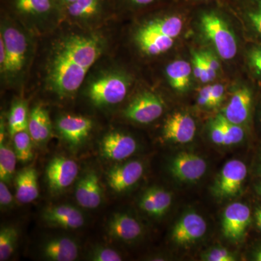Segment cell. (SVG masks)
<instances>
[{
    "instance_id": "obj_1",
    "label": "cell",
    "mask_w": 261,
    "mask_h": 261,
    "mask_svg": "<svg viewBox=\"0 0 261 261\" xmlns=\"http://www.w3.org/2000/svg\"><path fill=\"white\" fill-rule=\"evenodd\" d=\"M88 70L56 46L48 69L49 86L61 97L73 95L83 84Z\"/></svg>"
},
{
    "instance_id": "obj_2",
    "label": "cell",
    "mask_w": 261,
    "mask_h": 261,
    "mask_svg": "<svg viewBox=\"0 0 261 261\" xmlns=\"http://www.w3.org/2000/svg\"><path fill=\"white\" fill-rule=\"evenodd\" d=\"M200 23L202 32L221 58L233 59L238 53V42L232 31L224 18L216 10H206L201 13Z\"/></svg>"
},
{
    "instance_id": "obj_3",
    "label": "cell",
    "mask_w": 261,
    "mask_h": 261,
    "mask_svg": "<svg viewBox=\"0 0 261 261\" xmlns=\"http://www.w3.org/2000/svg\"><path fill=\"white\" fill-rule=\"evenodd\" d=\"M129 80L126 75L114 73L102 75L91 84L88 95L94 106H108L118 104L126 97Z\"/></svg>"
},
{
    "instance_id": "obj_4",
    "label": "cell",
    "mask_w": 261,
    "mask_h": 261,
    "mask_svg": "<svg viewBox=\"0 0 261 261\" xmlns=\"http://www.w3.org/2000/svg\"><path fill=\"white\" fill-rule=\"evenodd\" d=\"M6 51L4 72L11 75H18L23 70L28 51L25 35L18 29L7 27L1 32V37Z\"/></svg>"
},
{
    "instance_id": "obj_5",
    "label": "cell",
    "mask_w": 261,
    "mask_h": 261,
    "mask_svg": "<svg viewBox=\"0 0 261 261\" xmlns=\"http://www.w3.org/2000/svg\"><path fill=\"white\" fill-rule=\"evenodd\" d=\"M164 111L163 101L152 92H142L127 106L123 114L130 121L141 124L152 123L162 116Z\"/></svg>"
},
{
    "instance_id": "obj_6",
    "label": "cell",
    "mask_w": 261,
    "mask_h": 261,
    "mask_svg": "<svg viewBox=\"0 0 261 261\" xmlns=\"http://www.w3.org/2000/svg\"><path fill=\"white\" fill-rule=\"evenodd\" d=\"M246 165L239 160H232L224 165L214 187V195L219 198H229L238 195L246 178Z\"/></svg>"
},
{
    "instance_id": "obj_7",
    "label": "cell",
    "mask_w": 261,
    "mask_h": 261,
    "mask_svg": "<svg viewBox=\"0 0 261 261\" xmlns=\"http://www.w3.org/2000/svg\"><path fill=\"white\" fill-rule=\"evenodd\" d=\"M78 173V164L73 160L57 156L47 165L46 178L51 191L61 192L74 182Z\"/></svg>"
},
{
    "instance_id": "obj_8",
    "label": "cell",
    "mask_w": 261,
    "mask_h": 261,
    "mask_svg": "<svg viewBox=\"0 0 261 261\" xmlns=\"http://www.w3.org/2000/svg\"><path fill=\"white\" fill-rule=\"evenodd\" d=\"M250 210L248 206L240 202L228 205L223 215L222 232L228 240H241L250 223Z\"/></svg>"
},
{
    "instance_id": "obj_9",
    "label": "cell",
    "mask_w": 261,
    "mask_h": 261,
    "mask_svg": "<svg viewBox=\"0 0 261 261\" xmlns=\"http://www.w3.org/2000/svg\"><path fill=\"white\" fill-rule=\"evenodd\" d=\"M207 163L200 156L190 152H182L175 156L170 171L175 178L181 181H197L205 174Z\"/></svg>"
},
{
    "instance_id": "obj_10",
    "label": "cell",
    "mask_w": 261,
    "mask_h": 261,
    "mask_svg": "<svg viewBox=\"0 0 261 261\" xmlns=\"http://www.w3.org/2000/svg\"><path fill=\"white\" fill-rule=\"evenodd\" d=\"M135 139L121 132H111L105 136L101 142V153L103 157L114 161H121L129 158L137 150Z\"/></svg>"
},
{
    "instance_id": "obj_11",
    "label": "cell",
    "mask_w": 261,
    "mask_h": 261,
    "mask_svg": "<svg viewBox=\"0 0 261 261\" xmlns=\"http://www.w3.org/2000/svg\"><path fill=\"white\" fill-rule=\"evenodd\" d=\"M206 231L207 224L203 218L195 213H189L175 225L172 239L177 245H189L202 238Z\"/></svg>"
},
{
    "instance_id": "obj_12",
    "label": "cell",
    "mask_w": 261,
    "mask_h": 261,
    "mask_svg": "<svg viewBox=\"0 0 261 261\" xmlns=\"http://www.w3.org/2000/svg\"><path fill=\"white\" fill-rule=\"evenodd\" d=\"M93 123L87 117L66 115L57 122V128L62 137L70 145L78 146L88 137Z\"/></svg>"
},
{
    "instance_id": "obj_13",
    "label": "cell",
    "mask_w": 261,
    "mask_h": 261,
    "mask_svg": "<svg viewBox=\"0 0 261 261\" xmlns=\"http://www.w3.org/2000/svg\"><path fill=\"white\" fill-rule=\"evenodd\" d=\"M143 173L144 166L140 161H129L109 170L107 175L108 185L113 191H126L138 182Z\"/></svg>"
},
{
    "instance_id": "obj_14",
    "label": "cell",
    "mask_w": 261,
    "mask_h": 261,
    "mask_svg": "<svg viewBox=\"0 0 261 261\" xmlns=\"http://www.w3.org/2000/svg\"><path fill=\"white\" fill-rule=\"evenodd\" d=\"M196 129L195 121L192 116L187 113H176L165 123L163 137L176 143H189L195 137Z\"/></svg>"
},
{
    "instance_id": "obj_15",
    "label": "cell",
    "mask_w": 261,
    "mask_h": 261,
    "mask_svg": "<svg viewBox=\"0 0 261 261\" xmlns=\"http://www.w3.org/2000/svg\"><path fill=\"white\" fill-rule=\"evenodd\" d=\"M42 219L49 226L65 229H77L85 223L83 214L70 205H60L47 207L42 214Z\"/></svg>"
},
{
    "instance_id": "obj_16",
    "label": "cell",
    "mask_w": 261,
    "mask_h": 261,
    "mask_svg": "<svg viewBox=\"0 0 261 261\" xmlns=\"http://www.w3.org/2000/svg\"><path fill=\"white\" fill-rule=\"evenodd\" d=\"M75 197L82 207L97 208L102 201V188L98 176L94 172L86 173L75 187Z\"/></svg>"
},
{
    "instance_id": "obj_17",
    "label": "cell",
    "mask_w": 261,
    "mask_h": 261,
    "mask_svg": "<svg viewBox=\"0 0 261 261\" xmlns=\"http://www.w3.org/2000/svg\"><path fill=\"white\" fill-rule=\"evenodd\" d=\"M251 104L252 94L250 89L241 87L231 96L222 115L228 121L241 126L248 119Z\"/></svg>"
},
{
    "instance_id": "obj_18",
    "label": "cell",
    "mask_w": 261,
    "mask_h": 261,
    "mask_svg": "<svg viewBox=\"0 0 261 261\" xmlns=\"http://www.w3.org/2000/svg\"><path fill=\"white\" fill-rule=\"evenodd\" d=\"M108 232L116 240L132 242L140 238L142 228L137 220L128 214H116L108 222Z\"/></svg>"
},
{
    "instance_id": "obj_19",
    "label": "cell",
    "mask_w": 261,
    "mask_h": 261,
    "mask_svg": "<svg viewBox=\"0 0 261 261\" xmlns=\"http://www.w3.org/2000/svg\"><path fill=\"white\" fill-rule=\"evenodd\" d=\"M42 253L48 260L73 261L78 257L80 249L72 239L56 238L44 244Z\"/></svg>"
},
{
    "instance_id": "obj_20",
    "label": "cell",
    "mask_w": 261,
    "mask_h": 261,
    "mask_svg": "<svg viewBox=\"0 0 261 261\" xmlns=\"http://www.w3.org/2000/svg\"><path fill=\"white\" fill-rule=\"evenodd\" d=\"M172 202L171 193L160 187H152L141 197L140 207L146 214L161 217L166 214Z\"/></svg>"
},
{
    "instance_id": "obj_21",
    "label": "cell",
    "mask_w": 261,
    "mask_h": 261,
    "mask_svg": "<svg viewBox=\"0 0 261 261\" xmlns=\"http://www.w3.org/2000/svg\"><path fill=\"white\" fill-rule=\"evenodd\" d=\"M16 198L20 203H30L39 197V189L37 170L24 168L15 176Z\"/></svg>"
},
{
    "instance_id": "obj_22",
    "label": "cell",
    "mask_w": 261,
    "mask_h": 261,
    "mask_svg": "<svg viewBox=\"0 0 261 261\" xmlns=\"http://www.w3.org/2000/svg\"><path fill=\"white\" fill-rule=\"evenodd\" d=\"M28 132L33 141L42 145L49 140L51 134V123L47 110L40 106L34 108L29 118Z\"/></svg>"
},
{
    "instance_id": "obj_23",
    "label": "cell",
    "mask_w": 261,
    "mask_h": 261,
    "mask_svg": "<svg viewBox=\"0 0 261 261\" xmlns=\"http://www.w3.org/2000/svg\"><path fill=\"white\" fill-rule=\"evenodd\" d=\"M139 47L147 56H159L171 49L174 39L155 34L141 28L136 36Z\"/></svg>"
},
{
    "instance_id": "obj_24",
    "label": "cell",
    "mask_w": 261,
    "mask_h": 261,
    "mask_svg": "<svg viewBox=\"0 0 261 261\" xmlns=\"http://www.w3.org/2000/svg\"><path fill=\"white\" fill-rule=\"evenodd\" d=\"M183 19L179 15H167L147 21L142 29L166 37H178L183 29Z\"/></svg>"
},
{
    "instance_id": "obj_25",
    "label": "cell",
    "mask_w": 261,
    "mask_h": 261,
    "mask_svg": "<svg viewBox=\"0 0 261 261\" xmlns=\"http://www.w3.org/2000/svg\"><path fill=\"white\" fill-rule=\"evenodd\" d=\"M192 73V65L183 60L173 61L166 68L168 82L178 92H185L188 88Z\"/></svg>"
},
{
    "instance_id": "obj_26",
    "label": "cell",
    "mask_w": 261,
    "mask_h": 261,
    "mask_svg": "<svg viewBox=\"0 0 261 261\" xmlns=\"http://www.w3.org/2000/svg\"><path fill=\"white\" fill-rule=\"evenodd\" d=\"M104 0H77L65 6L67 13L72 18L87 19L92 18L102 9Z\"/></svg>"
},
{
    "instance_id": "obj_27",
    "label": "cell",
    "mask_w": 261,
    "mask_h": 261,
    "mask_svg": "<svg viewBox=\"0 0 261 261\" xmlns=\"http://www.w3.org/2000/svg\"><path fill=\"white\" fill-rule=\"evenodd\" d=\"M17 159L15 150L4 142L0 143V179L10 184L14 175Z\"/></svg>"
},
{
    "instance_id": "obj_28",
    "label": "cell",
    "mask_w": 261,
    "mask_h": 261,
    "mask_svg": "<svg viewBox=\"0 0 261 261\" xmlns=\"http://www.w3.org/2000/svg\"><path fill=\"white\" fill-rule=\"evenodd\" d=\"M14 7L21 14L39 16L53 10V0H14Z\"/></svg>"
},
{
    "instance_id": "obj_29",
    "label": "cell",
    "mask_w": 261,
    "mask_h": 261,
    "mask_svg": "<svg viewBox=\"0 0 261 261\" xmlns=\"http://www.w3.org/2000/svg\"><path fill=\"white\" fill-rule=\"evenodd\" d=\"M29 118L25 103L16 102L12 106L8 118V126L11 137L18 132L28 130Z\"/></svg>"
},
{
    "instance_id": "obj_30",
    "label": "cell",
    "mask_w": 261,
    "mask_h": 261,
    "mask_svg": "<svg viewBox=\"0 0 261 261\" xmlns=\"http://www.w3.org/2000/svg\"><path fill=\"white\" fill-rule=\"evenodd\" d=\"M18 230L11 226H5L0 230V260H8L14 253L18 243Z\"/></svg>"
},
{
    "instance_id": "obj_31",
    "label": "cell",
    "mask_w": 261,
    "mask_h": 261,
    "mask_svg": "<svg viewBox=\"0 0 261 261\" xmlns=\"http://www.w3.org/2000/svg\"><path fill=\"white\" fill-rule=\"evenodd\" d=\"M14 150L18 161L27 163L34 157L32 147V138L28 130L15 134L13 137Z\"/></svg>"
},
{
    "instance_id": "obj_32",
    "label": "cell",
    "mask_w": 261,
    "mask_h": 261,
    "mask_svg": "<svg viewBox=\"0 0 261 261\" xmlns=\"http://www.w3.org/2000/svg\"><path fill=\"white\" fill-rule=\"evenodd\" d=\"M192 73L197 80L202 83H208L215 80L210 70L207 68V65L203 57L200 53L193 51L192 53Z\"/></svg>"
},
{
    "instance_id": "obj_33",
    "label": "cell",
    "mask_w": 261,
    "mask_h": 261,
    "mask_svg": "<svg viewBox=\"0 0 261 261\" xmlns=\"http://www.w3.org/2000/svg\"><path fill=\"white\" fill-rule=\"evenodd\" d=\"M216 119L219 121L221 126L224 128L229 145L240 143L243 140L245 137V132L240 125L235 124L228 121L222 114L217 116Z\"/></svg>"
},
{
    "instance_id": "obj_34",
    "label": "cell",
    "mask_w": 261,
    "mask_h": 261,
    "mask_svg": "<svg viewBox=\"0 0 261 261\" xmlns=\"http://www.w3.org/2000/svg\"><path fill=\"white\" fill-rule=\"evenodd\" d=\"M94 261H121L122 257L118 252L109 247H100L94 249L90 255Z\"/></svg>"
},
{
    "instance_id": "obj_35",
    "label": "cell",
    "mask_w": 261,
    "mask_h": 261,
    "mask_svg": "<svg viewBox=\"0 0 261 261\" xmlns=\"http://www.w3.org/2000/svg\"><path fill=\"white\" fill-rule=\"evenodd\" d=\"M210 135L211 140H212L215 144H216V145H229L224 128L221 126V123L216 119V118H215L214 121L211 123Z\"/></svg>"
},
{
    "instance_id": "obj_36",
    "label": "cell",
    "mask_w": 261,
    "mask_h": 261,
    "mask_svg": "<svg viewBox=\"0 0 261 261\" xmlns=\"http://www.w3.org/2000/svg\"><path fill=\"white\" fill-rule=\"evenodd\" d=\"M205 260L208 261H233L236 260L234 256L225 248H215L211 250L205 256Z\"/></svg>"
},
{
    "instance_id": "obj_37",
    "label": "cell",
    "mask_w": 261,
    "mask_h": 261,
    "mask_svg": "<svg viewBox=\"0 0 261 261\" xmlns=\"http://www.w3.org/2000/svg\"><path fill=\"white\" fill-rule=\"evenodd\" d=\"M255 8L249 10L247 15L255 30L261 35V5L257 3Z\"/></svg>"
},
{
    "instance_id": "obj_38",
    "label": "cell",
    "mask_w": 261,
    "mask_h": 261,
    "mask_svg": "<svg viewBox=\"0 0 261 261\" xmlns=\"http://www.w3.org/2000/svg\"><path fill=\"white\" fill-rule=\"evenodd\" d=\"M197 102L201 107L213 108L212 97H211V85L205 86L199 91Z\"/></svg>"
},
{
    "instance_id": "obj_39",
    "label": "cell",
    "mask_w": 261,
    "mask_h": 261,
    "mask_svg": "<svg viewBox=\"0 0 261 261\" xmlns=\"http://www.w3.org/2000/svg\"><path fill=\"white\" fill-rule=\"evenodd\" d=\"M13 197L8 190L5 182L0 181V205L2 208H7L13 203Z\"/></svg>"
},
{
    "instance_id": "obj_40",
    "label": "cell",
    "mask_w": 261,
    "mask_h": 261,
    "mask_svg": "<svg viewBox=\"0 0 261 261\" xmlns=\"http://www.w3.org/2000/svg\"><path fill=\"white\" fill-rule=\"evenodd\" d=\"M249 63L255 71L261 74V48L254 47L248 55Z\"/></svg>"
},
{
    "instance_id": "obj_41",
    "label": "cell",
    "mask_w": 261,
    "mask_h": 261,
    "mask_svg": "<svg viewBox=\"0 0 261 261\" xmlns=\"http://www.w3.org/2000/svg\"><path fill=\"white\" fill-rule=\"evenodd\" d=\"M225 93V88L222 84L211 85V97H212L213 106L218 107L222 102Z\"/></svg>"
},
{
    "instance_id": "obj_42",
    "label": "cell",
    "mask_w": 261,
    "mask_h": 261,
    "mask_svg": "<svg viewBox=\"0 0 261 261\" xmlns=\"http://www.w3.org/2000/svg\"><path fill=\"white\" fill-rule=\"evenodd\" d=\"M206 64L209 69L215 75H217L218 71L220 69V63L216 57L213 55L210 51H201Z\"/></svg>"
},
{
    "instance_id": "obj_43",
    "label": "cell",
    "mask_w": 261,
    "mask_h": 261,
    "mask_svg": "<svg viewBox=\"0 0 261 261\" xmlns=\"http://www.w3.org/2000/svg\"><path fill=\"white\" fill-rule=\"evenodd\" d=\"M127 4L132 6L142 8V7L148 6V5L154 4L160 0H123Z\"/></svg>"
},
{
    "instance_id": "obj_44",
    "label": "cell",
    "mask_w": 261,
    "mask_h": 261,
    "mask_svg": "<svg viewBox=\"0 0 261 261\" xmlns=\"http://www.w3.org/2000/svg\"><path fill=\"white\" fill-rule=\"evenodd\" d=\"M255 217L257 228L261 231V208L257 209L255 211Z\"/></svg>"
},
{
    "instance_id": "obj_45",
    "label": "cell",
    "mask_w": 261,
    "mask_h": 261,
    "mask_svg": "<svg viewBox=\"0 0 261 261\" xmlns=\"http://www.w3.org/2000/svg\"><path fill=\"white\" fill-rule=\"evenodd\" d=\"M5 140V128L3 122L1 123V133H0V143H3Z\"/></svg>"
},
{
    "instance_id": "obj_46",
    "label": "cell",
    "mask_w": 261,
    "mask_h": 261,
    "mask_svg": "<svg viewBox=\"0 0 261 261\" xmlns=\"http://www.w3.org/2000/svg\"><path fill=\"white\" fill-rule=\"evenodd\" d=\"M58 2L64 5V6H67V5L72 4V3H75L77 0H58Z\"/></svg>"
},
{
    "instance_id": "obj_47",
    "label": "cell",
    "mask_w": 261,
    "mask_h": 261,
    "mask_svg": "<svg viewBox=\"0 0 261 261\" xmlns=\"http://www.w3.org/2000/svg\"><path fill=\"white\" fill-rule=\"evenodd\" d=\"M256 260L261 261V249L257 252L256 254Z\"/></svg>"
},
{
    "instance_id": "obj_48",
    "label": "cell",
    "mask_w": 261,
    "mask_h": 261,
    "mask_svg": "<svg viewBox=\"0 0 261 261\" xmlns=\"http://www.w3.org/2000/svg\"><path fill=\"white\" fill-rule=\"evenodd\" d=\"M191 1L195 3H206V2L214 1V0H191Z\"/></svg>"
},
{
    "instance_id": "obj_49",
    "label": "cell",
    "mask_w": 261,
    "mask_h": 261,
    "mask_svg": "<svg viewBox=\"0 0 261 261\" xmlns=\"http://www.w3.org/2000/svg\"><path fill=\"white\" fill-rule=\"evenodd\" d=\"M257 192H259V194L261 195V183L259 184L258 186L257 187Z\"/></svg>"
},
{
    "instance_id": "obj_50",
    "label": "cell",
    "mask_w": 261,
    "mask_h": 261,
    "mask_svg": "<svg viewBox=\"0 0 261 261\" xmlns=\"http://www.w3.org/2000/svg\"><path fill=\"white\" fill-rule=\"evenodd\" d=\"M255 2H257V3H260L261 5V0H255Z\"/></svg>"
}]
</instances>
